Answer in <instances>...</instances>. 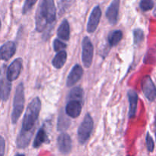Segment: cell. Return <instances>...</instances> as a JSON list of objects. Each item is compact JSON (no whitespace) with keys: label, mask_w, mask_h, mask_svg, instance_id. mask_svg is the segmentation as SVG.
Segmentation results:
<instances>
[{"label":"cell","mask_w":156,"mask_h":156,"mask_svg":"<svg viewBox=\"0 0 156 156\" xmlns=\"http://www.w3.org/2000/svg\"><path fill=\"white\" fill-rule=\"evenodd\" d=\"M83 75V69L81 66L76 65L70 72L66 81V85L68 87H71L77 83Z\"/></svg>","instance_id":"4fadbf2b"},{"label":"cell","mask_w":156,"mask_h":156,"mask_svg":"<svg viewBox=\"0 0 156 156\" xmlns=\"http://www.w3.org/2000/svg\"><path fill=\"white\" fill-rule=\"evenodd\" d=\"M41 108V101L38 97L34 98L27 106L24 114L22 123V129L24 130H30L34 129L35 123L39 117Z\"/></svg>","instance_id":"7a4b0ae2"},{"label":"cell","mask_w":156,"mask_h":156,"mask_svg":"<svg viewBox=\"0 0 156 156\" xmlns=\"http://www.w3.org/2000/svg\"><path fill=\"white\" fill-rule=\"evenodd\" d=\"M47 140H48V137H47V133H46V131L43 128H41V129L38 130L36 137H35V140L34 141L33 144L34 148H39L41 145L46 143Z\"/></svg>","instance_id":"ffe728a7"},{"label":"cell","mask_w":156,"mask_h":156,"mask_svg":"<svg viewBox=\"0 0 156 156\" xmlns=\"http://www.w3.org/2000/svg\"><path fill=\"white\" fill-rule=\"evenodd\" d=\"M144 39V32L142 29L137 28L133 30V41L135 44L141 43Z\"/></svg>","instance_id":"cb8c5ba5"},{"label":"cell","mask_w":156,"mask_h":156,"mask_svg":"<svg viewBox=\"0 0 156 156\" xmlns=\"http://www.w3.org/2000/svg\"><path fill=\"white\" fill-rule=\"evenodd\" d=\"M153 15L155 17H156V5L155 7V9H154V12H153Z\"/></svg>","instance_id":"f1b7e54d"},{"label":"cell","mask_w":156,"mask_h":156,"mask_svg":"<svg viewBox=\"0 0 156 156\" xmlns=\"http://www.w3.org/2000/svg\"><path fill=\"white\" fill-rule=\"evenodd\" d=\"M22 69V59L21 58L15 59L9 68H7V78L10 82L16 80Z\"/></svg>","instance_id":"9c48e42d"},{"label":"cell","mask_w":156,"mask_h":156,"mask_svg":"<svg viewBox=\"0 0 156 156\" xmlns=\"http://www.w3.org/2000/svg\"><path fill=\"white\" fill-rule=\"evenodd\" d=\"M58 149L62 154H69L72 149V140L67 133H62L58 136L57 139Z\"/></svg>","instance_id":"8fae6325"},{"label":"cell","mask_w":156,"mask_h":156,"mask_svg":"<svg viewBox=\"0 0 156 156\" xmlns=\"http://www.w3.org/2000/svg\"><path fill=\"white\" fill-rule=\"evenodd\" d=\"M142 89L146 98L149 101H154L156 98V88L149 76H146L142 80Z\"/></svg>","instance_id":"52a82bcc"},{"label":"cell","mask_w":156,"mask_h":156,"mask_svg":"<svg viewBox=\"0 0 156 156\" xmlns=\"http://www.w3.org/2000/svg\"><path fill=\"white\" fill-rule=\"evenodd\" d=\"M82 112V104L80 102L69 101L66 107V114L68 116L71 117L72 118H76L80 115Z\"/></svg>","instance_id":"9a60e30c"},{"label":"cell","mask_w":156,"mask_h":156,"mask_svg":"<svg viewBox=\"0 0 156 156\" xmlns=\"http://www.w3.org/2000/svg\"><path fill=\"white\" fill-rule=\"evenodd\" d=\"M155 138H156V114H155Z\"/></svg>","instance_id":"f546056e"},{"label":"cell","mask_w":156,"mask_h":156,"mask_svg":"<svg viewBox=\"0 0 156 156\" xmlns=\"http://www.w3.org/2000/svg\"><path fill=\"white\" fill-rule=\"evenodd\" d=\"M93 54H94V47H93L92 43L88 37H85L82 41V59L84 66L86 68L91 66L92 63Z\"/></svg>","instance_id":"8992f818"},{"label":"cell","mask_w":156,"mask_h":156,"mask_svg":"<svg viewBox=\"0 0 156 156\" xmlns=\"http://www.w3.org/2000/svg\"><path fill=\"white\" fill-rule=\"evenodd\" d=\"M127 95L129 102V116L130 118H133L136 116V113L138 95H137V93L133 90H129L127 93Z\"/></svg>","instance_id":"2e32d148"},{"label":"cell","mask_w":156,"mask_h":156,"mask_svg":"<svg viewBox=\"0 0 156 156\" xmlns=\"http://www.w3.org/2000/svg\"><path fill=\"white\" fill-rule=\"evenodd\" d=\"M15 156H25L24 155H23V154H17Z\"/></svg>","instance_id":"4dcf8cb0"},{"label":"cell","mask_w":156,"mask_h":156,"mask_svg":"<svg viewBox=\"0 0 156 156\" xmlns=\"http://www.w3.org/2000/svg\"><path fill=\"white\" fill-rule=\"evenodd\" d=\"M70 125V120L66 117L63 114H60L58 119V123H57V129L59 131H63L66 130L69 128Z\"/></svg>","instance_id":"7402d4cb"},{"label":"cell","mask_w":156,"mask_h":156,"mask_svg":"<svg viewBox=\"0 0 156 156\" xmlns=\"http://www.w3.org/2000/svg\"><path fill=\"white\" fill-rule=\"evenodd\" d=\"M16 45L12 41H8L0 47V60L8 61L15 55Z\"/></svg>","instance_id":"7c38bea8"},{"label":"cell","mask_w":156,"mask_h":156,"mask_svg":"<svg viewBox=\"0 0 156 156\" xmlns=\"http://www.w3.org/2000/svg\"><path fill=\"white\" fill-rule=\"evenodd\" d=\"M153 0H141L140 3V7L143 12H148L154 8Z\"/></svg>","instance_id":"603a6c76"},{"label":"cell","mask_w":156,"mask_h":156,"mask_svg":"<svg viewBox=\"0 0 156 156\" xmlns=\"http://www.w3.org/2000/svg\"><path fill=\"white\" fill-rule=\"evenodd\" d=\"M69 101H75L80 102L82 104L83 101V90L79 87H76L69 94L68 96Z\"/></svg>","instance_id":"d6986e66"},{"label":"cell","mask_w":156,"mask_h":156,"mask_svg":"<svg viewBox=\"0 0 156 156\" xmlns=\"http://www.w3.org/2000/svg\"><path fill=\"white\" fill-rule=\"evenodd\" d=\"M57 36L63 41H69L70 37L69 24L67 20H63L57 30Z\"/></svg>","instance_id":"e0dca14e"},{"label":"cell","mask_w":156,"mask_h":156,"mask_svg":"<svg viewBox=\"0 0 156 156\" xmlns=\"http://www.w3.org/2000/svg\"><path fill=\"white\" fill-rule=\"evenodd\" d=\"M56 9L54 0H43L36 16V29L37 31L44 30L47 24H52L56 20Z\"/></svg>","instance_id":"6da1fadb"},{"label":"cell","mask_w":156,"mask_h":156,"mask_svg":"<svg viewBox=\"0 0 156 156\" xmlns=\"http://www.w3.org/2000/svg\"><path fill=\"white\" fill-rule=\"evenodd\" d=\"M33 133L34 129H30V130H24V129H21L16 141L18 148L24 149V148L27 147L29 143H30L31 137L33 136Z\"/></svg>","instance_id":"5bb4252c"},{"label":"cell","mask_w":156,"mask_h":156,"mask_svg":"<svg viewBox=\"0 0 156 156\" xmlns=\"http://www.w3.org/2000/svg\"><path fill=\"white\" fill-rule=\"evenodd\" d=\"M67 59V53L66 52L62 50V51L58 52L57 54L55 56V57L53 58V62H52V64H53V66L56 69H60L62 68L64 66V64L66 63Z\"/></svg>","instance_id":"ac0fdd59"},{"label":"cell","mask_w":156,"mask_h":156,"mask_svg":"<svg viewBox=\"0 0 156 156\" xmlns=\"http://www.w3.org/2000/svg\"><path fill=\"white\" fill-rule=\"evenodd\" d=\"M66 47V44L65 43L62 42V41H59V39L54 40V42H53V48H54L55 51H62Z\"/></svg>","instance_id":"4316f807"},{"label":"cell","mask_w":156,"mask_h":156,"mask_svg":"<svg viewBox=\"0 0 156 156\" xmlns=\"http://www.w3.org/2000/svg\"><path fill=\"white\" fill-rule=\"evenodd\" d=\"M5 149V142L4 138L0 136V156H4Z\"/></svg>","instance_id":"83f0119b"},{"label":"cell","mask_w":156,"mask_h":156,"mask_svg":"<svg viewBox=\"0 0 156 156\" xmlns=\"http://www.w3.org/2000/svg\"><path fill=\"white\" fill-rule=\"evenodd\" d=\"M12 89V84L7 78V67L3 65L0 69V98L5 101L8 100Z\"/></svg>","instance_id":"5b68a950"},{"label":"cell","mask_w":156,"mask_h":156,"mask_svg":"<svg viewBox=\"0 0 156 156\" xmlns=\"http://www.w3.org/2000/svg\"><path fill=\"white\" fill-rule=\"evenodd\" d=\"M24 105V88L23 83L17 87L13 101V111L12 114V121L16 123L22 114Z\"/></svg>","instance_id":"3957f363"},{"label":"cell","mask_w":156,"mask_h":156,"mask_svg":"<svg viewBox=\"0 0 156 156\" xmlns=\"http://www.w3.org/2000/svg\"><path fill=\"white\" fill-rule=\"evenodd\" d=\"M37 1V0H25V2H24V6H23V14L25 15L27 12H28L33 8V6L34 5Z\"/></svg>","instance_id":"484cf974"},{"label":"cell","mask_w":156,"mask_h":156,"mask_svg":"<svg viewBox=\"0 0 156 156\" xmlns=\"http://www.w3.org/2000/svg\"><path fill=\"white\" fill-rule=\"evenodd\" d=\"M101 17V10L99 5L95 6L90 15L87 24V30L88 33H93L97 29Z\"/></svg>","instance_id":"ba28073f"},{"label":"cell","mask_w":156,"mask_h":156,"mask_svg":"<svg viewBox=\"0 0 156 156\" xmlns=\"http://www.w3.org/2000/svg\"><path fill=\"white\" fill-rule=\"evenodd\" d=\"M122 37H123V33H122L121 30H114V31L110 33L108 38V41L110 46L113 47V46L117 45L121 41Z\"/></svg>","instance_id":"44dd1931"},{"label":"cell","mask_w":156,"mask_h":156,"mask_svg":"<svg viewBox=\"0 0 156 156\" xmlns=\"http://www.w3.org/2000/svg\"><path fill=\"white\" fill-rule=\"evenodd\" d=\"M94 122L89 114H87L78 129V140L80 144H85L92 132Z\"/></svg>","instance_id":"277c9868"},{"label":"cell","mask_w":156,"mask_h":156,"mask_svg":"<svg viewBox=\"0 0 156 156\" xmlns=\"http://www.w3.org/2000/svg\"><path fill=\"white\" fill-rule=\"evenodd\" d=\"M1 27H2V24H1V21H0V30H1Z\"/></svg>","instance_id":"1f68e13d"},{"label":"cell","mask_w":156,"mask_h":156,"mask_svg":"<svg viewBox=\"0 0 156 156\" xmlns=\"http://www.w3.org/2000/svg\"><path fill=\"white\" fill-rule=\"evenodd\" d=\"M146 143L148 151H149V152H153L154 149H155V143H154L153 139H152V136L149 134V133H147V134H146Z\"/></svg>","instance_id":"d4e9b609"},{"label":"cell","mask_w":156,"mask_h":156,"mask_svg":"<svg viewBox=\"0 0 156 156\" xmlns=\"http://www.w3.org/2000/svg\"><path fill=\"white\" fill-rule=\"evenodd\" d=\"M120 0H113L106 11V17L111 24H117L118 20Z\"/></svg>","instance_id":"30bf717a"}]
</instances>
